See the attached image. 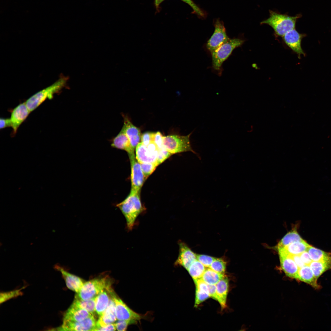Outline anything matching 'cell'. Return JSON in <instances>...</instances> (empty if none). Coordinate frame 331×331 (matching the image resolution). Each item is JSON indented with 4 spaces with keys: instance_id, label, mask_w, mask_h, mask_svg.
<instances>
[{
    "instance_id": "cell-1",
    "label": "cell",
    "mask_w": 331,
    "mask_h": 331,
    "mask_svg": "<svg viewBox=\"0 0 331 331\" xmlns=\"http://www.w3.org/2000/svg\"><path fill=\"white\" fill-rule=\"evenodd\" d=\"M140 192L131 189L127 196L116 205L125 217L128 230H132L136 219L144 210L140 200Z\"/></svg>"
},
{
    "instance_id": "cell-2",
    "label": "cell",
    "mask_w": 331,
    "mask_h": 331,
    "mask_svg": "<svg viewBox=\"0 0 331 331\" xmlns=\"http://www.w3.org/2000/svg\"><path fill=\"white\" fill-rule=\"evenodd\" d=\"M69 79L68 77L62 75L53 84L29 97L25 102L30 112L33 111L47 99H52L54 94L66 87Z\"/></svg>"
},
{
    "instance_id": "cell-3",
    "label": "cell",
    "mask_w": 331,
    "mask_h": 331,
    "mask_svg": "<svg viewBox=\"0 0 331 331\" xmlns=\"http://www.w3.org/2000/svg\"><path fill=\"white\" fill-rule=\"evenodd\" d=\"M269 12V17L261 21V24L269 25L277 35L282 37L287 32L295 28L297 20L301 17V14L291 16L270 10Z\"/></svg>"
},
{
    "instance_id": "cell-4",
    "label": "cell",
    "mask_w": 331,
    "mask_h": 331,
    "mask_svg": "<svg viewBox=\"0 0 331 331\" xmlns=\"http://www.w3.org/2000/svg\"><path fill=\"white\" fill-rule=\"evenodd\" d=\"M112 284L108 276L90 280L84 282L75 297L82 300L92 299L105 290H111Z\"/></svg>"
},
{
    "instance_id": "cell-5",
    "label": "cell",
    "mask_w": 331,
    "mask_h": 331,
    "mask_svg": "<svg viewBox=\"0 0 331 331\" xmlns=\"http://www.w3.org/2000/svg\"><path fill=\"white\" fill-rule=\"evenodd\" d=\"M244 41V40L238 38L230 39L212 52L213 69L221 72L223 62L228 58L234 49L241 46Z\"/></svg>"
},
{
    "instance_id": "cell-6",
    "label": "cell",
    "mask_w": 331,
    "mask_h": 331,
    "mask_svg": "<svg viewBox=\"0 0 331 331\" xmlns=\"http://www.w3.org/2000/svg\"><path fill=\"white\" fill-rule=\"evenodd\" d=\"M192 133L185 136L174 135L163 136V148L173 154L187 151L196 154L190 142V138Z\"/></svg>"
},
{
    "instance_id": "cell-7",
    "label": "cell",
    "mask_w": 331,
    "mask_h": 331,
    "mask_svg": "<svg viewBox=\"0 0 331 331\" xmlns=\"http://www.w3.org/2000/svg\"><path fill=\"white\" fill-rule=\"evenodd\" d=\"M110 294L115 303L117 319L130 320L136 323L138 321L143 318L142 315L134 312L128 307L115 294L113 290L110 292Z\"/></svg>"
},
{
    "instance_id": "cell-8",
    "label": "cell",
    "mask_w": 331,
    "mask_h": 331,
    "mask_svg": "<svg viewBox=\"0 0 331 331\" xmlns=\"http://www.w3.org/2000/svg\"><path fill=\"white\" fill-rule=\"evenodd\" d=\"M214 25L215 30L214 33L206 44L207 49L211 53L230 39L227 35L225 28L222 21L218 19H216Z\"/></svg>"
},
{
    "instance_id": "cell-9",
    "label": "cell",
    "mask_w": 331,
    "mask_h": 331,
    "mask_svg": "<svg viewBox=\"0 0 331 331\" xmlns=\"http://www.w3.org/2000/svg\"><path fill=\"white\" fill-rule=\"evenodd\" d=\"M97 321L92 315L78 321H63L61 325L55 330L62 331H94Z\"/></svg>"
},
{
    "instance_id": "cell-10",
    "label": "cell",
    "mask_w": 331,
    "mask_h": 331,
    "mask_svg": "<svg viewBox=\"0 0 331 331\" xmlns=\"http://www.w3.org/2000/svg\"><path fill=\"white\" fill-rule=\"evenodd\" d=\"M128 156L131 166V189L139 191L146 179L135 153Z\"/></svg>"
},
{
    "instance_id": "cell-11",
    "label": "cell",
    "mask_w": 331,
    "mask_h": 331,
    "mask_svg": "<svg viewBox=\"0 0 331 331\" xmlns=\"http://www.w3.org/2000/svg\"><path fill=\"white\" fill-rule=\"evenodd\" d=\"M178 244L179 255L174 264L182 266L187 270L191 264L196 259V254L185 242L179 240Z\"/></svg>"
},
{
    "instance_id": "cell-12",
    "label": "cell",
    "mask_w": 331,
    "mask_h": 331,
    "mask_svg": "<svg viewBox=\"0 0 331 331\" xmlns=\"http://www.w3.org/2000/svg\"><path fill=\"white\" fill-rule=\"evenodd\" d=\"M30 112L25 102L20 104L12 110L10 118L13 129L12 135L16 134L20 125Z\"/></svg>"
},
{
    "instance_id": "cell-13",
    "label": "cell",
    "mask_w": 331,
    "mask_h": 331,
    "mask_svg": "<svg viewBox=\"0 0 331 331\" xmlns=\"http://www.w3.org/2000/svg\"><path fill=\"white\" fill-rule=\"evenodd\" d=\"M305 36V34L299 33L295 28L287 32L282 37L285 44L300 57L302 54L305 55L301 48V42Z\"/></svg>"
},
{
    "instance_id": "cell-14",
    "label": "cell",
    "mask_w": 331,
    "mask_h": 331,
    "mask_svg": "<svg viewBox=\"0 0 331 331\" xmlns=\"http://www.w3.org/2000/svg\"><path fill=\"white\" fill-rule=\"evenodd\" d=\"M122 115L124 121L123 127L129 139L131 146L135 150L141 140L142 134L140 130L133 124L127 116L124 114Z\"/></svg>"
},
{
    "instance_id": "cell-15",
    "label": "cell",
    "mask_w": 331,
    "mask_h": 331,
    "mask_svg": "<svg viewBox=\"0 0 331 331\" xmlns=\"http://www.w3.org/2000/svg\"><path fill=\"white\" fill-rule=\"evenodd\" d=\"M282 269L287 276L297 279L299 268L291 255L279 252Z\"/></svg>"
},
{
    "instance_id": "cell-16",
    "label": "cell",
    "mask_w": 331,
    "mask_h": 331,
    "mask_svg": "<svg viewBox=\"0 0 331 331\" xmlns=\"http://www.w3.org/2000/svg\"><path fill=\"white\" fill-rule=\"evenodd\" d=\"M116 319L115 303L111 296L107 308L103 314L100 316L97 321L96 326L94 331H96L99 328L113 323Z\"/></svg>"
},
{
    "instance_id": "cell-17",
    "label": "cell",
    "mask_w": 331,
    "mask_h": 331,
    "mask_svg": "<svg viewBox=\"0 0 331 331\" xmlns=\"http://www.w3.org/2000/svg\"><path fill=\"white\" fill-rule=\"evenodd\" d=\"M55 268L61 273L67 287L77 293H78L85 282L84 280L80 277L69 272L59 265H56Z\"/></svg>"
},
{
    "instance_id": "cell-18",
    "label": "cell",
    "mask_w": 331,
    "mask_h": 331,
    "mask_svg": "<svg viewBox=\"0 0 331 331\" xmlns=\"http://www.w3.org/2000/svg\"><path fill=\"white\" fill-rule=\"evenodd\" d=\"M93 315L87 310L72 303L64 314L63 321H80Z\"/></svg>"
},
{
    "instance_id": "cell-19",
    "label": "cell",
    "mask_w": 331,
    "mask_h": 331,
    "mask_svg": "<svg viewBox=\"0 0 331 331\" xmlns=\"http://www.w3.org/2000/svg\"><path fill=\"white\" fill-rule=\"evenodd\" d=\"M111 146L113 147L125 151L128 155L135 153V150L131 146L123 127L119 133L112 139Z\"/></svg>"
},
{
    "instance_id": "cell-20",
    "label": "cell",
    "mask_w": 331,
    "mask_h": 331,
    "mask_svg": "<svg viewBox=\"0 0 331 331\" xmlns=\"http://www.w3.org/2000/svg\"><path fill=\"white\" fill-rule=\"evenodd\" d=\"M158 153L151 152L147 146L140 142L135 148V157L140 163L156 162Z\"/></svg>"
},
{
    "instance_id": "cell-21",
    "label": "cell",
    "mask_w": 331,
    "mask_h": 331,
    "mask_svg": "<svg viewBox=\"0 0 331 331\" xmlns=\"http://www.w3.org/2000/svg\"><path fill=\"white\" fill-rule=\"evenodd\" d=\"M297 279L310 284L316 289L321 288L318 283V279L314 275L309 265H305L299 268Z\"/></svg>"
},
{
    "instance_id": "cell-22",
    "label": "cell",
    "mask_w": 331,
    "mask_h": 331,
    "mask_svg": "<svg viewBox=\"0 0 331 331\" xmlns=\"http://www.w3.org/2000/svg\"><path fill=\"white\" fill-rule=\"evenodd\" d=\"M310 245L303 240L296 242L283 248H278V252H283L291 255H299L302 252L307 251Z\"/></svg>"
},
{
    "instance_id": "cell-23",
    "label": "cell",
    "mask_w": 331,
    "mask_h": 331,
    "mask_svg": "<svg viewBox=\"0 0 331 331\" xmlns=\"http://www.w3.org/2000/svg\"><path fill=\"white\" fill-rule=\"evenodd\" d=\"M228 280L226 276L219 281L216 284L217 301L222 309L225 308L228 292Z\"/></svg>"
},
{
    "instance_id": "cell-24",
    "label": "cell",
    "mask_w": 331,
    "mask_h": 331,
    "mask_svg": "<svg viewBox=\"0 0 331 331\" xmlns=\"http://www.w3.org/2000/svg\"><path fill=\"white\" fill-rule=\"evenodd\" d=\"M112 290H105L97 296L95 312L99 316L103 314L111 298L110 292Z\"/></svg>"
},
{
    "instance_id": "cell-25",
    "label": "cell",
    "mask_w": 331,
    "mask_h": 331,
    "mask_svg": "<svg viewBox=\"0 0 331 331\" xmlns=\"http://www.w3.org/2000/svg\"><path fill=\"white\" fill-rule=\"evenodd\" d=\"M309 266L315 277L318 279L324 272L331 269V261H312Z\"/></svg>"
},
{
    "instance_id": "cell-26",
    "label": "cell",
    "mask_w": 331,
    "mask_h": 331,
    "mask_svg": "<svg viewBox=\"0 0 331 331\" xmlns=\"http://www.w3.org/2000/svg\"><path fill=\"white\" fill-rule=\"evenodd\" d=\"M226 276L225 274L218 273L209 268H206L201 279L207 284L216 285Z\"/></svg>"
},
{
    "instance_id": "cell-27",
    "label": "cell",
    "mask_w": 331,
    "mask_h": 331,
    "mask_svg": "<svg viewBox=\"0 0 331 331\" xmlns=\"http://www.w3.org/2000/svg\"><path fill=\"white\" fill-rule=\"evenodd\" d=\"M96 297L86 300H82L76 297L72 303L77 306L85 309L93 315L95 311Z\"/></svg>"
},
{
    "instance_id": "cell-28",
    "label": "cell",
    "mask_w": 331,
    "mask_h": 331,
    "mask_svg": "<svg viewBox=\"0 0 331 331\" xmlns=\"http://www.w3.org/2000/svg\"><path fill=\"white\" fill-rule=\"evenodd\" d=\"M307 251L313 261H331V254L329 253H326L311 245Z\"/></svg>"
},
{
    "instance_id": "cell-29",
    "label": "cell",
    "mask_w": 331,
    "mask_h": 331,
    "mask_svg": "<svg viewBox=\"0 0 331 331\" xmlns=\"http://www.w3.org/2000/svg\"><path fill=\"white\" fill-rule=\"evenodd\" d=\"M200 262L196 259L190 265L187 270L193 280L201 278L206 268Z\"/></svg>"
},
{
    "instance_id": "cell-30",
    "label": "cell",
    "mask_w": 331,
    "mask_h": 331,
    "mask_svg": "<svg viewBox=\"0 0 331 331\" xmlns=\"http://www.w3.org/2000/svg\"><path fill=\"white\" fill-rule=\"evenodd\" d=\"M302 240L297 230L294 229L288 232L281 239L278 245L277 248H282L293 242Z\"/></svg>"
},
{
    "instance_id": "cell-31",
    "label": "cell",
    "mask_w": 331,
    "mask_h": 331,
    "mask_svg": "<svg viewBox=\"0 0 331 331\" xmlns=\"http://www.w3.org/2000/svg\"><path fill=\"white\" fill-rule=\"evenodd\" d=\"M24 288V287L20 289L1 292L0 296V304L12 298L21 295H22V292L21 290Z\"/></svg>"
},
{
    "instance_id": "cell-32",
    "label": "cell",
    "mask_w": 331,
    "mask_h": 331,
    "mask_svg": "<svg viewBox=\"0 0 331 331\" xmlns=\"http://www.w3.org/2000/svg\"><path fill=\"white\" fill-rule=\"evenodd\" d=\"M226 265V262L223 259L216 258L209 268L218 273L225 274Z\"/></svg>"
},
{
    "instance_id": "cell-33",
    "label": "cell",
    "mask_w": 331,
    "mask_h": 331,
    "mask_svg": "<svg viewBox=\"0 0 331 331\" xmlns=\"http://www.w3.org/2000/svg\"><path fill=\"white\" fill-rule=\"evenodd\" d=\"M210 297L209 293L196 288L195 299L194 306L196 307L202 302Z\"/></svg>"
},
{
    "instance_id": "cell-34",
    "label": "cell",
    "mask_w": 331,
    "mask_h": 331,
    "mask_svg": "<svg viewBox=\"0 0 331 331\" xmlns=\"http://www.w3.org/2000/svg\"><path fill=\"white\" fill-rule=\"evenodd\" d=\"M143 172L146 179L158 166L156 162L140 163Z\"/></svg>"
},
{
    "instance_id": "cell-35",
    "label": "cell",
    "mask_w": 331,
    "mask_h": 331,
    "mask_svg": "<svg viewBox=\"0 0 331 331\" xmlns=\"http://www.w3.org/2000/svg\"><path fill=\"white\" fill-rule=\"evenodd\" d=\"M215 258L203 254H196V259L206 267H209Z\"/></svg>"
},
{
    "instance_id": "cell-36",
    "label": "cell",
    "mask_w": 331,
    "mask_h": 331,
    "mask_svg": "<svg viewBox=\"0 0 331 331\" xmlns=\"http://www.w3.org/2000/svg\"><path fill=\"white\" fill-rule=\"evenodd\" d=\"M172 154L164 148L159 149L156 162L158 165L164 162Z\"/></svg>"
},
{
    "instance_id": "cell-37",
    "label": "cell",
    "mask_w": 331,
    "mask_h": 331,
    "mask_svg": "<svg viewBox=\"0 0 331 331\" xmlns=\"http://www.w3.org/2000/svg\"><path fill=\"white\" fill-rule=\"evenodd\" d=\"M155 133L154 132H146L143 133L141 135V142L145 146H147L151 142H154Z\"/></svg>"
},
{
    "instance_id": "cell-38",
    "label": "cell",
    "mask_w": 331,
    "mask_h": 331,
    "mask_svg": "<svg viewBox=\"0 0 331 331\" xmlns=\"http://www.w3.org/2000/svg\"><path fill=\"white\" fill-rule=\"evenodd\" d=\"M187 3L192 8L194 13L199 16L204 17L205 15V13L198 7L192 0H181Z\"/></svg>"
},
{
    "instance_id": "cell-39",
    "label": "cell",
    "mask_w": 331,
    "mask_h": 331,
    "mask_svg": "<svg viewBox=\"0 0 331 331\" xmlns=\"http://www.w3.org/2000/svg\"><path fill=\"white\" fill-rule=\"evenodd\" d=\"M135 323L134 322L130 320H118L115 324L117 330L123 331L127 329L129 325Z\"/></svg>"
},
{
    "instance_id": "cell-40",
    "label": "cell",
    "mask_w": 331,
    "mask_h": 331,
    "mask_svg": "<svg viewBox=\"0 0 331 331\" xmlns=\"http://www.w3.org/2000/svg\"><path fill=\"white\" fill-rule=\"evenodd\" d=\"M163 136L162 134L160 131H157L155 133L154 142L156 144L159 149L163 148Z\"/></svg>"
},
{
    "instance_id": "cell-41",
    "label": "cell",
    "mask_w": 331,
    "mask_h": 331,
    "mask_svg": "<svg viewBox=\"0 0 331 331\" xmlns=\"http://www.w3.org/2000/svg\"><path fill=\"white\" fill-rule=\"evenodd\" d=\"M299 255L302 261L306 265H309L312 261L307 251H304Z\"/></svg>"
},
{
    "instance_id": "cell-42",
    "label": "cell",
    "mask_w": 331,
    "mask_h": 331,
    "mask_svg": "<svg viewBox=\"0 0 331 331\" xmlns=\"http://www.w3.org/2000/svg\"><path fill=\"white\" fill-rule=\"evenodd\" d=\"M207 285L210 297L217 301L216 285Z\"/></svg>"
},
{
    "instance_id": "cell-43",
    "label": "cell",
    "mask_w": 331,
    "mask_h": 331,
    "mask_svg": "<svg viewBox=\"0 0 331 331\" xmlns=\"http://www.w3.org/2000/svg\"><path fill=\"white\" fill-rule=\"evenodd\" d=\"M11 127L10 118H1L0 119V128L1 129Z\"/></svg>"
},
{
    "instance_id": "cell-44",
    "label": "cell",
    "mask_w": 331,
    "mask_h": 331,
    "mask_svg": "<svg viewBox=\"0 0 331 331\" xmlns=\"http://www.w3.org/2000/svg\"><path fill=\"white\" fill-rule=\"evenodd\" d=\"M291 255L299 268L305 265L302 261L299 255Z\"/></svg>"
},
{
    "instance_id": "cell-45",
    "label": "cell",
    "mask_w": 331,
    "mask_h": 331,
    "mask_svg": "<svg viewBox=\"0 0 331 331\" xmlns=\"http://www.w3.org/2000/svg\"><path fill=\"white\" fill-rule=\"evenodd\" d=\"M115 323H112L104 327L99 328L96 331H114L116 330Z\"/></svg>"
},
{
    "instance_id": "cell-46",
    "label": "cell",
    "mask_w": 331,
    "mask_h": 331,
    "mask_svg": "<svg viewBox=\"0 0 331 331\" xmlns=\"http://www.w3.org/2000/svg\"><path fill=\"white\" fill-rule=\"evenodd\" d=\"M165 0H154V5L157 10L159 11L160 4Z\"/></svg>"
}]
</instances>
